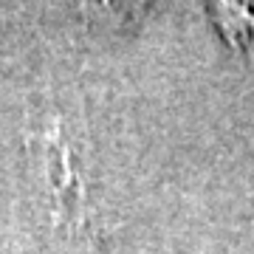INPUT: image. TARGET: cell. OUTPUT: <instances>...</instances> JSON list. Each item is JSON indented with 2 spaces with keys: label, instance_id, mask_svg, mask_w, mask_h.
<instances>
[{
  "label": "cell",
  "instance_id": "obj_1",
  "mask_svg": "<svg viewBox=\"0 0 254 254\" xmlns=\"http://www.w3.org/2000/svg\"><path fill=\"white\" fill-rule=\"evenodd\" d=\"M85 11L102 20H130L136 11L144 9L147 0H82Z\"/></svg>",
  "mask_w": 254,
  "mask_h": 254
}]
</instances>
